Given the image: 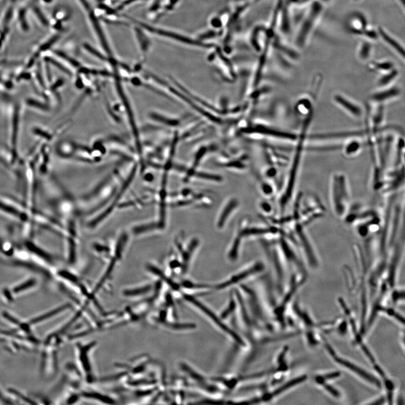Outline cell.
Returning <instances> with one entry per match:
<instances>
[{
	"label": "cell",
	"mask_w": 405,
	"mask_h": 405,
	"mask_svg": "<svg viewBox=\"0 0 405 405\" xmlns=\"http://www.w3.org/2000/svg\"><path fill=\"white\" fill-rule=\"evenodd\" d=\"M95 342L76 346L77 363L81 376L88 383H94L96 376L92 361V352L96 347Z\"/></svg>",
	"instance_id": "1"
},
{
	"label": "cell",
	"mask_w": 405,
	"mask_h": 405,
	"mask_svg": "<svg viewBox=\"0 0 405 405\" xmlns=\"http://www.w3.org/2000/svg\"><path fill=\"white\" fill-rule=\"evenodd\" d=\"M323 10L322 4L318 0L312 3L308 12L302 21L301 26L297 34L296 43L298 47L303 48L313 30Z\"/></svg>",
	"instance_id": "2"
},
{
	"label": "cell",
	"mask_w": 405,
	"mask_h": 405,
	"mask_svg": "<svg viewBox=\"0 0 405 405\" xmlns=\"http://www.w3.org/2000/svg\"><path fill=\"white\" fill-rule=\"evenodd\" d=\"M326 348L328 351L330 353V354H331L333 358H334V360L337 363L340 364L341 366L351 370V371H352L353 373H356L363 379L366 380L367 381H369V382H370V383H372L373 385L378 387H380L381 384L380 381L378 379H376V378L373 377L372 375L369 374L366 371V370H363L359 367L357 366L355 363L344 359V358L342 357L338 356L336 354H335V353L332 348L331 346L329 344L326 345Z\"/></svg>",
	"instance_id": "3"
},
{
	"label": "cell",
	"mask_w": 405,
	"mask_h": 405,
	"mask_svg": "<svg viewBox=\"0 0 405 405\" xmlns=\"http://www.w3.org/2000/svg\"><path fill=\"white\" fill-rule=\"evenodd\" d=\"M264 264L261 262H256L255 264H254L253 266H251V267L249 268L244 271H240L238 274L231 276L229 280L224 282L221 285H219L218 288V289H221L225 288L226 287L234 285L235 283L245 280V279H246L247 277H250L251 275H253V274L258 273L259 272L262 271L264 268Z\"/></svg>",
	"instance_id": "4"
},
{
	"label": "cell",
	"mask_w": 405,
	"mask_h": 405,
	"mask_svg": "<svg viewBox=\"0 0 405 405\" xmlns=\"http://www.w3.org/2000/svg\"><path fill=\"white\" fill-rule=\"evenodd\" d=\"M349 28L352 33L362 36L368 28L366 17L361 13L353 14L350 18Z\"/></svg>",
	"instance_id": "5"
},
{
	"label": "cell",
	"mask_w": 405,
	"mask_h": 405,
	"mask_svg": "<svg viewBox=\"0 0 405 405\" xmlns=\"http://www.w3.org/2000/svg\"><path fill=\"white\" fill-rule=\"evenodd\" d=\"M71 308L72 305L70 303L64 304L59 306V307H57V308L52 309L49 311L46 312L45 313H43L39 316L32 318V319L28 322L30 323L31 326L37 325V324L43 322L45 321H47L51 319V318L58 315L63 313V312L71 309Z\"/></svg>",
	"instance_id": "6"
},
{
	"label": "cell",
	"mask_w": 405,
	"mask_h": 405,
	"mask_svg": "<svg viewBox=\"0 0 405 405\" xmlns=\"http://www.w3.org/2000/svg\"><path fill=\"white\" fill-rule=\"evenodd\" d=\"M239 206V201L236 198L230 199L225 205L217 219V226L219 229L224 227L228 219Z\"/></svg>",
	"instance_id": "7"
},
{
	"label": "cell",
	"mask_w": 405,
	"mask_h": 405,
	"mask_svg": "<svg viewBox=\"0 0 405 405\" xmlns=\"http://www.w3.org/2000/svg\"><path fill=\"white\" fill-rule=\"evenodd\" d=\"M377 31L379 37L382 39L387 45H389L391 49L396 52L399 56H400L403 59L404 56V48L397 42V39L393 37L391 34L387 32L383 28H379Z\"/></svg>",
	"instance_id": "8"
},
{
	"label": "cell",
	"mask_w": 405,
	"mask_h": 405,
	"mask_svg": "<svg viewBox=\"0 0 405 405\" xmlns=\"http://www.w3.org/2000/svg\"><path fill=\"white\" fill-rule=\"evenodd\" d=\"M155 31L156 32H155L158 33L159 34H161V35H164L166 37L179 40V42H180L185 44L200 46V47H204V48H210L212 46L211 45L204 44L198 42V40H193L187 37H184L181 35H179V34H177L176 33L169 32L168 31H165L163 30H157Z\"/></svg>",
	"instance_id": "9"
},
{
	"label": "cell",
	"mask_w": 405,
	"mask_h": 405,
	"mask_svg": "<svg viewBox=\"0 0 405 405\" xmlns=\"http://www.w3.org/2000/svg\"><path fill=\"white\" fill-rule=\"evenodd\" d=\"M335 100L338 103L340 106L343 107L347 112L355 116H359L361 115L360 108L343 96L337 95L335 97Z\"/></svg>",
	"instance_id": "10"
},
{
	"label": "cell",
	"mask_w": 405,
	"mask_h": 405,
	"mask_svg": "<svg viewBox=\"0 0 405 405\" xmlns=\"http://www.w3.org/2000/svg\"><path fill=\"white\" fill-rule=\"evenodd\" d=\"M152 287L148 285L135 289H127L124 292V296L127 298H135L144 296L151 291Z\"/></svg>",
	"instance_id": "11"
},
{
	"label": "cell",
	"mask_w": 405,
	"mask_h": 405,
	"mask_svg": "<svg viewBox=\"0 0 405 405\" xmlns=\"http://www.w3.org/2000/svg\"><path fill=\"white\" fill-rule=\"evenodd\" d=\"M80 397L92 399V400H94L95 401L97 400V401H100L103 403L108 404H112L114 403V400L113 398L103 395L102 393H97L94 391L83 392V394L80 395Z\"/></svg>",
	"instance_id": "12"
},
{
	"label": "cell",
	"mask_w": 405,
	"mask_h": 405,
	"mask_svg": "<svg viewBox=\"0 0 405 405\" xmlns=\"http://www.w3.org/2000/svg\"><path fill=\"white\" fill-rule=\"evenodd\" d=\"M399 94V90L392 88L388 90L381 91L376 94L373 98L375 101L381 102L392 99Z\"/></svg>",
	"instance_id": "13"
},
{
	"label": "cell",
	"mask_w": 405,
	"mask_h": 405,
	"mask_svg": "<svg viewBox=\"0 0 405 405\" xmlns=\"http://www.w3.org/2000/svg\"><path fill=\"white\" fill-rule=\"evenodd\" d=\"M372 45L369 42H362L359 45L358 49V56L360 59L366 60L371 55Z\"/></svg>",
	"instance_id": "14"
},
{
	"label": "cell",
	"mask_w": 405,
	"mask_h": 405,
	"mask_svg": "<svg viewBox=\"0 0 405 405\" xmlns=\"http://www.w3.org/2000/svg\"><path fill=\"white\" fill-rule=\"evenodd\" d=\"M306 379L307 377L306 376H302V377L292 380L291 381H289V382L280 387L279 389L276 390L274 393V396L281 394V393L284 392V391L291 389V388L293 387V386L301 383Z\"/></svg>",
	"instance_id": "15"
},
{
	"label": "cell",
	"mask_w": 405,
	"mask_h": 405,
	"mask_svg": "<svg viewBox=\"0 0 405 405\" xmlns=\"http://www.w3.org/2000/svg\"><path fill=\"white\" fill-rule=\"evenodd\" d=\"M8 392L10 393L11 396H14L15 397L16 400L25 402L26 403L28 404H37V402L33 401L31 398L27 397L19 391H17L14 389H9Z\"/></svg>",
	"instance_id": "16"
},
{
	"label": "cell",
	"mask_w": 405,
	"mask_h": 405,
	"mask_svg": "<svg viewBox=\"0 0 405 405\" xmlns=\"http://www.w3.org/2000/svg\"><path fill=\"white\" fill-rule=\"evenodd\" d=\"M397 71L396 70H393L392 69V71H390L389 74L386 75L385 76L381 78L380 80V83L381 85H386L389 84L391 82L390 80H393L395 78V77L397 76Z\"/></svg>",
	"instance_id": "17"
},
{
	"label": "cell",
	"mask_w": 405,
	"mask_h": 405,
	"mask_svg": "<svg viewBox=\"0 0 405 405\" xmlns=\"http://www.w3.org/2000/svg\"><path fill=\"white\" fill-rule=\"evenodd\" d=\"M0 403L2 404H12L13 403V402H11V400L9 399L8 397H6L3 393H2L1 390H0Z\"/></svg>",
	"instance_id": "18"
},
{
	"label": "cell",
	"mask_w": 405,
	"mask_h": 405,
	"mask_svg": "<svg viewBox=\"0 0 405 405\" xmlns=\"http://www.w3.org/2000/svg\"><path fill=\"white\" fill-rule=\"evenodd\" d=\"M261 207L264 211L268 212L270 211V207L267 202H263L261 205Z\"/></svg>",
	"instance_id": "19"
}]
</instances>
